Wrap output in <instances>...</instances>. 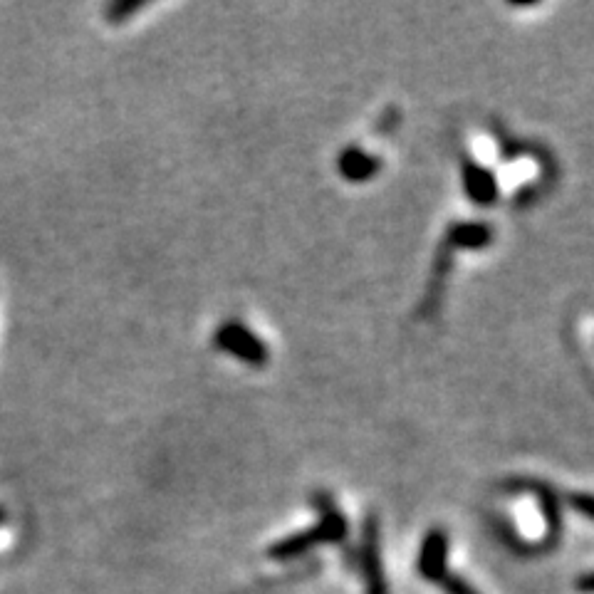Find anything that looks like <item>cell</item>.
<instances>
[{
  "instance_id": "1",
  "label": "cell",
  "mask_w": 594,
  "mask_h": 594,
  "mask_svg": "<svg viewBox=\"0 0 594 594\" xmlns=\"http://www.w3.org/2000/svg\"><path fill=\"white\" fill-rule=\"evenodd\" d=\"M213 345L223 352L233 354L241 362L250 364V367H265L268 364V347L248 330L243 322L228 320L213 335Z\"/></svg>"
},
{
  "instance_id": "2",
  "label": "cell",
  "mask_w": 594,
  "mask_h": 594,
  "mask_svg": "<svg viewBox=\"0 0 594 594\" xmlns=\"http://www.w3.org/2000/svg\"><path fill=\"white\" fill-rule=\"evenodd\" d=\"M342 535H345V520L340 518V513L330 510V513L325 515V520L320 523V528H312L307 530V533L295 535V538L283 540V543H278L273 550H270V555L278 557V560H288V557H295L300 555V552H305L307 547L325 543V540H340Z\"/></svg>"
},
{
  "instance_id": "3",
  "label": "cell",
  "mask_w": 594,
  "mask_h": 594,
  "mask_svg": "<svg viewBox=\"0 0 594 594\" xmlns=\"http://www.w3.org/2000/svg\"><path fill=\"white\" fill-rule=\"evenodd\" d=\"M446 535L441 530L431 533L426 538L424 547H421V557H419V570L426 580H444L446 575Z\"/></svg>"
},
{
  "instance_id": "4",
  "label": "cell",
  "mask_w": 594,
  "mask_h": 594,
  "mask_svg": "<svg viewBox=\"0 0 594 594\" xmlns=\"http://www.w3.org/2000/svg\"><path fill=\"white\" fill-rule=\"evenodd\" d=\"M364 572H367V590L369 594H387V582L382 577V565L377 557V545L374 535H367V550H364Z\"/></svg>"
},
{
  "instance_id": "5",
  "label": "cell",
  "mask_w": 594,
  "mask_h": 594,
  "mask_svg": "<svg viewBox=\"0 0 594 594\" xmlns=\"http://www.w3.org/2000/svg\"><path fill=\"white\" fill-rule=\"evenodd\" d=\"M372 169V161L364 154H359V151H347V154L342 156V171H345V176H349V179H364Z\"/></svg>"
},
{
  "instance_id": "6",
  "label": "cell",
  "mask_w": 594,
  "mask_h": 594,
  "mask_svg": "<svg viewBox=\"0 0 594 594\" xmlns=\"http://www.w3.org/2000/svg\"><path fill=\"white\" fill-rule=\"evenodd\" d=\"M147 5H149L147 0H114V3L107 8V18L112 25L124 23L129 15L139 13V10L147 8Z\"/></svg>"
},
{
  "instance_id": "7",
  "label": "cell",
  "mask_w": 594,
  "mask_h": 594,
  "mask_svg": "<svg viewBox=\"0 0 594 594\" xmlns=\"http://www.w3.org/2000/svg\"><path fill=\"white\" fill-rule=\"evenodd\" d=\"M444 587L448 590V594H476L466 585V582L458 580V577H444Z\"/></svg>"
},
{
  "instance_id": "8",
  "label": "cell",
  "mask_w": 594,
  "mask_h": 594,
  "mask_svg": "<svg viewBox=\"0 0 594 594\" xmlns=\"http://www.w3.org/2000/svg\"><path fill=\"white\" fill-rule=\"evenodd\" d=\"M572 505H577L587 518L594 520V498H572Z\"/></svg>"
},
{
  "instance_id": "9",
  "label": "cell",
  "mask_w": 594,
  "mask_h": 594,
  "mask_svg": "<svg viewBox=\"0 0 594 594\" xmlns=\"http://www.w3.org/2000/svg\"><path fill=\"white\" fill-rule=\"evenodd\" d=\"M580 587H582V590H592L594 592V577H587V580H582Z\"/></svg>"
}]
</instances>
